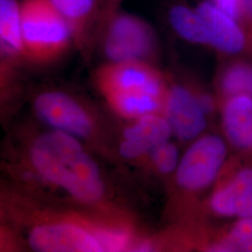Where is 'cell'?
Listing matches in <instances>:
<instances>
[{
    "mask_svg": "<svg viewBox=\"0 0 252 252\" xmlns=\"http://www.w3.org/2000/svg\"><path fill=\"white\" fill-rule=\"evenodd\" d=\"M36 171L50 183L82 202L102 196L104 184L96 163L76 136L54 130L39 136L30 152Z\"/></svg>",
    "mask_w": 252,
    "mask_h": 252,
    "instance_id": "1",
    "label": "cell"
},
{
    "mask_svg": "<svg viewBox=\"0 0 252 252\" xmlns=\"http://www.w3.org/2000/svg\"><path fill=\"white\" fill-rule=\"evenodd\" d=\"M97 81L110 104L126 117L154 113L167 92L162 74L143 61L110 63L100 69Z\"/></svg>",
    "mask_w": 252,
    "mask_h": 252,
    "instance_id": "2",
    "label": "cell"
},
{
    "mask_svg": "<svg viewBox=\"0 0 252 252\" xmlns=\"http://www.w3.org/2000/svg\"><path fill=\"white\" fill-rule=\"evenodd\" d=\"M26 55L36 62L56 59L74 43L72 32L51 0H21Z\"/></svg>",
    "mask_w": 252,
    "mask_h": 252,
    "instance_id": "3",
    "label": "cell"
},
{
    "mask_svg": "<svg viewBox=\"0 0 252 252\" xmlns=\"http://www.w3.org/2000/svg\"><path fill=\"white\" fill-rule=\"evenodd\" d=\"M100 36L111 63L148 62L157 48L153 27L144 19L122 9L108 22Z\"/></svg>",
    "mask_w": 252,
    "mask_h": 252,
    "instance_id": "4",
    "label": "cell"
},
{
    "mask_svg": "<svg viewBox=\"0 0 252 252\" xmlns=\"http://www.w3.org/2000/svg\"><path fill=\"white\" fill-rule=\"evenodd\" d=\"M228 157V147L219 135L202 136L190 145L176 170V180L181 189L200 191L216 181Z\"/></svg>",
    "mask_w": 252,
    "mask_h": 252,
    "instance_id": "5",
    "label": "cell"
},
{
    "mask_svg": "<svg viewBox=\"0 0 252 252\" xmlns=\"http://www.w3.org/2000/svg\"><path fill=\"white\" fill-rule=\"evenodd\" d=\"M209 199L210 210L229 219L252 217V165L228 167Z\"/></svg>",
    "mask_w": 252,
    "mask_h": 252,
    "instance_id": "6",
    "label": "cell"
},
{
    "mask_svg": "<svg viewBox=\"0 0 252 252\" xmlns=\"http://www.w3.org/2000/svg\"><path fill=\"white\" fill-rule=\"evenodd\" d=\"M31 248L43 252H105L99 232L66 222L35 227L28 237Z\"/></svg>",
    "mask_w": 252,
    "mask_h": 252,
    "instance_id": "7",
    "label": "cell"
},
{
    "mask_svg": "<svg viewBox=\"0 0 252 252\" xmlns=\"http://www.w3.org/2000/svg\"><path fill=\"white\" fill-rule=\"evenodd\" d=\"M38 117L55 130L76 137H85L92 133L93 124L86 111L68 96L60 92H47L35 101Z\"/></svg>",
    "mask_w": 252,
    "mask_h": 252,
    "instance_id": "8",
    "label": "cell"
},
{
    "mask_svg": "<svg viewBox=\"0 0 252 252\" xmlns=\"http://www.w3.org/2000/svg\"><path fill=\"white\" fill-rule=\"evenodd\" d=\"M165 114L172 134L180 140L193 139L207 127V114L201 108L197 94L180 84L167 89Z\"/></svg>",
    "mask_w": 252,
    "mask_h": 252,
    "instance_id": "9",
    "label": "cell"
},
{
    "mask_svg": "<svg viewBox=\"0 0 252 252\" xmlns=\"http://www.w3.org/2000/svg\"><path fill=\"white\" fill-rule=\"evenodd\" d=\"M195 8L207 24L211 48L226 55L244 54L252 57V42L234 19L210 0L200 1Z\"/></svg>",
    "mask_w": 252,
    "mask_h": 252,
    "instance_id": "10",
    "label": "cell"
},
{
    "mask_svg": "<svg viewBox=\"0 0 252 252\" xmlns=\"http://www.w3.org/2000/svg\"><path fill=\"white\" fill-rule=\"evenodd\" d=\"M221 126L228 143L252 158V98L237 94L222 97Z\"/></svg>",
    "mask_w": 252,
    "mask_h": 252,
    "instance_id": "11",
    "label": "cell"
},
{
    "mask_svg": "<svg viewBox=\"0 0 252 252\" xmlns=\"http://www.w3.org/2000/svg\"><path fill=\"white\" fill-rule=\"evenodd\" d=\"M172 130L168 121L154 113L138 118L134 125L126 128L120 153L126 159L139 158L151 153L153 148L169 140Z\"/></svg>",
    "mask_w": 252,
    "mask_h": 252,
    "instance_id": "12",
    "label": "cell"
},
{
    "mask_svg": "<svg viewBox=\"0 0 252 252\" xmlns=\"http://www.w3.org/2000/svg\"><path fill=\"white\" fill-rule=\"evenodd\" d=\"M62 13L72 32L74 43L80 48L97 36L103 0H51Z\"/></svg>",
    "mask_w": 252,
    "mask_h": 252,
    "instance_id": "13",
    "label": "cell"
},
{
    "mask_svg": "<svg viewBox=\"0 0 252 252\" xmlns=\"http://www.w3.org/2000/svg\"><path fill=\"white\" fill-rule=\"evenodd\" d=\"M167 18L172 29L182 39L210 47L207 24L196 8H191L184 3H176L168 10Z\"/></svg>",
    "mask_w": 252,
    "mask_h": 252,
    "instance_id": "14",
    "label": "cell"
},
{
    "mask_svg": "<svg viewBox=\"0 0 252 252\" xmlns=\"http://www.w3.org/2000/svg\"><path fill=\"white\" fill-rule=\"evenodd\" d=\"M0 41L5 54L10 56L26 55L21 0H0Z\"/></svg>",
    "mask_w": 252,
    "mask_h": 252,
    "instance_id": "15",
    "label": "cell"
},
{
    "mask_svg": "<svg viewBox=\"0 0 252 252\" xmlns=\"http://www.w3.org/2000/svg\"><path fill=\"white\" fill-rule=\"evenodd\" d=\"M218 88L222 97L244 94L252 98V62L245 59L229 61L220 70Z\"/></svg>",
    "mask_w": 252,
    "mask_h": 252,
    "instance_id": "16",
    "label": "cell"
},
{
    "mask_svg": "<svg viewBox=\"0 0 252 252\" xmlns=\"http://www.w3.org/2000/svg\"><path fill=\"white\" fill-rule=\"evenodd\" d=\"M207 251L252 252V217L236 219L207 246Z\"/></svg>",
    "mask_w": 252,
    "mask_h": 252,
    "instance_id": "17",
    "label": "cell"
},
{
    "mask_svg": "<svg viewBox=\"0 0 252 252\" xmlns=\"http://www.w3.org/2000/svg\"><path fill=\"white\" fill-rule=\"evenodd\" d=\"M151 156L154 166L162 174H170L177 170L179 165V150L168 140L153 148Z\"/></svg>",
    "mask_w": 252,
    "mask_h": 252,
    "instance_id": "18",
    "label": "cell"
},
{
    "mask_svg": "<svg viewBox=\"0 0 252 252\" xmlns=\"http://www.w3.org/2000/svg\"><path fill=\"white\" fill-rule=\"evenodd\" d=\"M219 9L234 19L243 28L252 45V19L247 12L244 0H210Z\"/></svg>",
    "mask_w": 252,
    "mask_h": 252,
    "instance_id": "19",
    "label": "cell"
},
{
    "mask_svg": "<svg viewBox=\"0 0 252 252\" xmlns=\"http://www.w3.org/2000/svg\"><path fill=\"white\" fill-rule=\"evenodd\" d=\"M125 0H103L102 11L100 15L99 24L97 28V36H101L103 30L107 27L108 22L122 8Z\"/></svg>",
    "mask_w": 252,
    "mask_h": 252,
    "instance_id": "20",
    "label": "cell"
},
{
    "mask_svg": "<svg viewBox=\"0 0 252 252\" xmlns=\"http://www.w3.org/2000/svg\"><path fill=\"white\" fill-rule=\"evenodd\" d=\"M199 102H200V105H201V108H203L204 112L209 115L211 114L216 108V101L213 98V96H211L210 94H198Z\"/></svg>",
    "mask_w": 252,
    "mask_h": 252,
    "instance_id": "21",
    "label": "cell"
},
{
    "mask_svg": "<svg viewBox=\"0 0 252 252\" xmlns=\"http://www.w3.org/2000/svg\"><path fill=\"white\" fill-rule=\"evenodd\" d=\"M244 3L248 14L252 19V0H244Z\"/></svg>",
    "mask_w": 252,
    "mask_h": 252,
    "instance_id": "22",
    "label": "cell"
}]
</instances>
